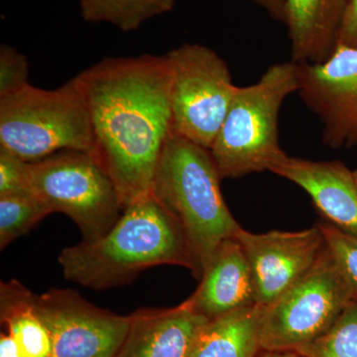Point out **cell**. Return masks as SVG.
Segmentation results:
<instances>
[{
    "instance_id": "1",
    "label": "cell",
    "mask_w": 357,
    "mask_h": 357,
    "mask_svg": "<svg viewBox=\"0 0 357 357\" xmlns=\"http://www.w3.org/2000/svg\"><path fill=\"white\" fill-rule=\"evenodd\" d=\"M88 107L93 156L109 174L123 208L151 194L173 135L166 55L105 58L74 77Z\"/></svg>"
},
{
    "instance_id": "2",
    "label": "cell",
    "mask_w": 357,
    "mask_h": 357,
    "mask_svg": "<svg viewBox=\"0 0 357 357\" xmlns=\"http://www.w3.org/2000/svg\"><path fill=\"white\" fill-rule=\"evenodd\" d=\"M58 261L67 280L93 290L126 285L160 265H177L197 275L182 227L151 194L124 208L102 238L63 249Z\"/></svg>"
},
{
    "instance_id": "3",
    "label": "cell",
    "mask_w": 357,
    "mask_h": 357,
    "mask_svg": "<svg viewBox=\"0 0 357 357\" xmlns=\"http://www.w3.org/2000/svg\"><path fill=\"white\" fill-rule=\"evenodd\" d=\"M222 180L208 149L171 136L155 172L151 195L182 227L198 280L220 243L241 229L223 199Z\"/></svg>"
},
{
    "instance_id": "4",
    "label": "cell",
    "mask_w": 357,
    "mask_h": 357,
    "mask_svg": "<svg viewBox=\"0 0 357 357\" xmlns=\"http://www.w3.org/2000/svg\"><path fill=\"white\" fill-rule=\"evenodd\" d=\"M298 88V67L292 61L272 65L257 83L236 86L208 149L222 178L271 171L285 156L279 143V114Z\"/></svg>"
},
{
    "instance_id": "5",
    "label": "cell",
    "mask_w": 357,
    "mask_h": 357,
    "mask_svg": "<svg viewBox=\"0 0 357 357\" xmlns=\"http://www.w3.org/2000/svg\"><path fill=\"white\" fill-rule=\"evenodd\" d=\"M0 148L28 163L70 150L93 154L88 107L74 79L55 89L28 84L1 96Z\"/></svg>"
},
{
    "instance_id": "6",
    "label": "cell",
    "mask_w": 357,
    "mask_h": 357,
    "mask_svg": "<svg viewBox=\"0 0 357 357\" xmlns=\"http://www.w3.org/2000/svg\"><path fill=\"white\" fill-rule=\"evenodd\" d=\"M28 191L73 220L84 243L105 236L123 213L109 174L89 152L63 151L28 163Z\"/></svg>"
},
{
    "instance_id": "7",
    "label": "cell",
    "mask_w": 357,
    "mask_h": 357,
    "mask_svg": "<svg viewBox=\"0 0 357 357\" xmlns=\"http://www.w3.org/2000/svg\"><path fill=\"white\" fill-rule=\"evenodd\" d=\"M354 300L326 248L304 277L263 307L260 347L265 351L299 352L330 331Z\"/></svg>"
},
{
    "instance_id": "8",
    "label": "cell",
    "mask_w": 357,
    "mask_h": 357,
    "mask_svg": "<svg viewBox=\"0 0 357 357\" xmlns=\"http://www.w3.org/2000/svg\"><path fill=\"white\" fill-rule=\"evenodd\" d=\"M166 57L173 134L210 149L236 93L229 66L199 44L181 45Z\"/></svg>"
},
{
    "instance_id": "9",
    "label": "cell",
    "mask_w": 357,
    "mask_h": 357,
    "mask_svg": "<svg viewBox=\"0 0 357 357\" xmlns=\"http://www.w3.org/2000/svg\"><path fill=\"white\" fill-rule=\"evenodd\" d=\"M35 306L50 333L52 357H114L128 333L129 316L96 307L70 289L36 295Z\"/></svg>"
},
{
    "instance_id": "10",
    "label": "cell",
    "mask_w": 357,
    "mask_h": 357,
    "mask_svg": "<svg viewBox=\"0 0 357 357\" xmlns=\"http://www.w3.org/2000/svg\"><path fill=\"white\" fill-rule=\"evenodd\" d=\"M298 93L324 126L333 149L357 147V47L337 44L317 64H297Z\"/></svg>"
},
{
    "instance_id": "11",
    "label": "cell",
    "mask_w": 357,
    "mask_h": 357,
    "mask_svg": "<svg viewBox=\"0 0 357 357\" xmlns=\"http://www.w3.org/2000/svg\"><path fill=\"white\" fill-rule=\"evenodd\" d=\"M248 259L256 303L267 307L314 266L326 250L319 225L300 231L251 234L241 229L236 234Z\"/></svg>"
},
{
    "instance_id": "12",
    "label": "cell",
    "mask_w": 357,
    "mask_h": 357,
    "mask_svg": "<svg viewBox=\"0 0 357 357\" xmlns=\"http://www.w3.org/2000/svg\"><path fill=\"white\" fill-rule=\"evenodd\" d=\"M270 172L299 185L328 223L357 236L356 178L344 163L311 161L286 154Z\"/></svg>"
},
{
    "instance_id": "13",
    "label": "cell",
    "mask_w": 357,
    "mask_h": 357,
    "mask_svg": "<svg viewBox=\"0 0 357 357\" xmlns=\"http://www.w3.org/2000/svg\"><path fill=\"white\" fill-rule=\"evenodd\" d=\"M199 281L185 302L206 319L257 305L250 267L236 236L220 243Z\"/></svg>"
},
{
    "instance_id": "14",
    "label": "cell",
    "mask_w": 357,
    "mask_h": 357,
    "mask_svg": "<svg viewBox=\"0 0 357 357\" xmlns=\"http://www.w3.org/2000/svg\"><path fill=\"white\" fill-rule=\"evenodd\" d=\"M208 321L185 302L137 310L129 314L128 333L114 357H190L195 338Z\"/></svg>"
},
{
    "instance_id": "15",
    "label": "cell",
    "mask_w": 357,
    "mask_h": 357,
    "mask_svg": "<svg viewBox=\"0 0 357 357\" xmlns=\"http://www.w3.org/2000/svg\"><path fill=\"white\" fill-rule=\"evenodd\" d=\"M347 1L286 0L292 62L317 64L332 55Z\"/></svg>"
},
{
    "instance_id": "16",
    "label": "cell",
    "mask_w": 357,
    "mask_h": 357,
    "mask_svg": "<svg viewBox=\"0 0 357 357\" xmlns=\"http://www.w3.org/2000/svg\"><path fill=\"white\" fill-rule=\"evenodd\" d=\"M263 307L255 305L208 319L195 338L190 357H255L261 351Z\"/></svg>"
},
{
    "instance_id": "17",
    "label": "cell",
    "mask_w": 357,
    "mask_h": 357,
    "mask_svg": "<svg viewBox=\"0 0 357 357\" xmlns=\"http://www.w3.org/2000/svg\"><path fill=\"white\" fill-rule=\"evenodd\" d=\"M36 294L17 280L0 284V321L27 357H52L50 333L35 306Z\"/></svg>"
},
{
    "instance_id": "18",
    "label": "cell",
    "mask_w": 357,
    "mask_h": 357,
    "mask_svg": "<svg viewBox=\"0 0 357 357\" xmlns=\"http://www.w3.org/2000/svg\"><path fill=\"white\" fill-rule=\"evenodd\" d=\"M176 0H81L82 17L91 23H109L124 32L137 30L146 21L170 13Z\"/></svg>"
},
{
    "instance_id": "19",
    "label": "cell",
    "mask_w": 357,
    "mask_h": 357,
    "mask_svg": "<svg viewBox=\"0 0 357 357\" xmlns=\"http://www.w3.org/2000/svg\"><path fill=\"white\" fill-rule=\"evenodd\" d=\"M51 213L31 192L0 196V248H6Z\"/></svg>"
},
{
    "instance_id": "20",
    "label": "cell",
    "mask_w": 357,
    "mask_h": 357,
    "mask_svg": "<svg viewBox=\"0 0 357 357\" xmlns=\"http://www.w3.org/2000/svg\"><path fill=\"white\" fill-rule=\"evenodd\" d=\"M305 357H357V300L319 340L301 349Z\"/></svg>"
},
{
    "instance_id": "21",
    "label": "cell",
    "mask_w": 357,
    "mask_h": 357,
    "mask_svg": "<svg viewBox=\"0 0 357 357\" xmlns=\"http://www.w3.org/2000/svg\"><path fill=\"white\" fill-rule=\"evenodd\" d=\"M326 248L357 300V236L342 231L331 223H319Z\"/></svg>"
},
{
    "instance_id": "22",
    "label": "cell",
    "mask_w": 357,
    "mask_h": 357,
    "mask_svg": "<svg viewBox=\"0 0 357 357\" xmlns=\"http://www.w3.org/2000/svg\"><path fill=\"white\" fill-rule=\"evenodd\" d=\"M29 84V64L23 54L8 46L0 47V98L26 88Z\"/></svg>"
},
{
    "instance_id": "23",
    "label": "cell",
    "mask_w": 357,
    "mask_h": 357,
    "mask_svg": "<svg viewBox=\"0 0 357 357\" xmlns=\"http://www.w3.org/2000/svg\"><path fill=\"white\" fill-rule=\"evenodd\" d=\"M28 162L0 148V196L28 191Z\"/></svg>"
},
{
    "instance_id": "24",
    "label": "cell",
    "mask_w": 357,
    "mask_h": 357,
    "mask_svg": "<svg viewBox=\"0 0 357 357\" xmlns=\"http://www.w3.org/2000/svg\"><path fill=\"white\" fill-rule=\"evenodd\" d=\"M337 44L357 47V0H349L340 25Z\"/></svg>"
},
{
    "instance_id": "25",
    "label": "cell",
    "mask_w": 357,
    "mask_h": 357,
    "mask_svg": "<svg viewBox=\"0 0 357 357\" xmlns=\"http://www.w3.org/2000/svg\"><path fill=\"white\" fill-rule=\"evenodd\" d=\"M253 1L265 9L274 20L281 21L286 24V20H287L286 0H253Z\"/></svg>"
},
{
    "instance_id": "26",
    "label": "cell",
    "mask_w": 357,
    "mask_h": 357,
    "mask_svg": "<svg viewBox=\"0 0 357 357\" xmlns=\"http://www.w3.org/2000/svg\"><path fill=\"white\" fill-rule=\"evenodd\" d=\"M0 357H27L15 338L8 333L0 335Z\"/></svg>"
},
{
    "instance_id": "27",
    "label": "cell",
    "mask_w": 357,
    "mask_h": 357,
    "mask_svg": "<svg viewBox=\"0 0 357 357\" xmlns=\"http://www.w3.org/2000/svg\"><path fill=\"white\" fill-rule=\"evenodd\" d=\"M260 357H305L295 351H266Z\"/></svg>"
},
{
    "instance_id": "28",
    "label": "cell",
    "mask_w": 357,
    "mask_h": 357,
    "mask_svg": "<svg viewBox=\"0 0 357 357\" xmlns=\"http://www.w3.org/2000/svg\"><path fill=\"white\" fill-rule=\"evenodd\" d=\"M354 178H356V187H357V169L356 171H354Z\"/></svg>"
}]
</instances>
